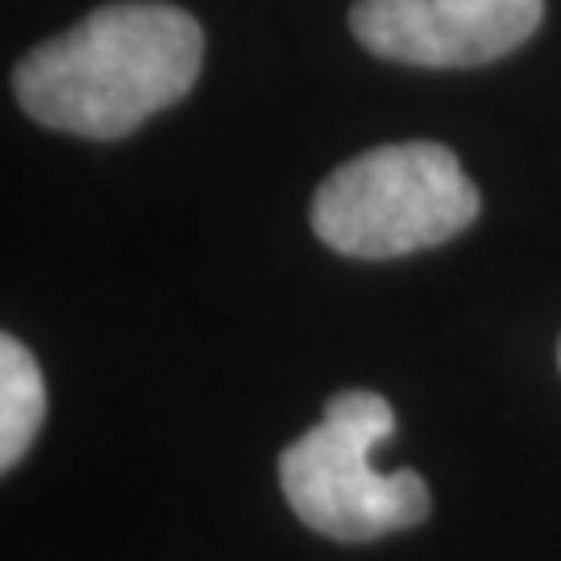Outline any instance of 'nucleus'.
<instances>
[{"mask_svg": "<svg viewBox=\"0 0 561 561\" xmlns=\"http://www.w3.org/2000/svg\"><path fill=\"white\" fill-rule=\"evenodd\" d=\"M545 0H358L354 38L412 67H479L537 34Z\"/></svg>", "mask_w": 561, "mask_h": 561, "instance_id": "nucleus-4", "label": "nucleus"}, {"mask_svg": "<svg viewBox=\"0 0 561 561\" xmlns=\"http://www.w3.org/2000/svg\"><path fill=\"white\" fill-rule=\"evenodd\" d=\"M46 416V382L30 345L0 337V470H13L34 445Z\"/></svg>", "mask_w": 561, "mask_h": 561, "instance_id": "nucleus-5", "label": "nucleus"}, {"mask_svg": "<svg viewBox=\"0 0 561 561\" xmlns=\"http://www.w3.org/2000/svg\"><path fill=\"white\" fill-rule=\"evenodd\" d=\"M204 30L159 0H121L42 42L13 71L21 108L46 129L125 138L180 104L201 76Z\"/></svg>", "mask_w": 561, "mask_h": 561, "instance_id": "nucleus-1", "label": "nucleus"}, {"mask_svg": "<svg viewBox=\"0 0 561 561\" xmlns=\"http://www.w3.org/2000/svg\"><path fill=\"white\" fill-rule=\"evenodd\" d=\"M558 362H561V345H558Z\"/></svg>", "mask_w": 561, "mask_h": 561, "instance_id": "nucleus-6", "label": "nucleus"}, {"mask_svg": "<svg viewBox=\"0 0 561 561\" xmlns=\"http://www.w3.org/2000/svg\"><path fill=\"white\" fill-rule=\"evenodd\" d=\"M479 208V187L454 150L400 141L337 167L312 196V229L350 259H400L458 238Z\"/></svg>", "mask_w": 561, "mask_h": 561, "instance_id": "nucleus-2", "label": "nucleus"}, {"mask_svg": "<svg viewBox=\"0 0 561 561\" xmlns=\"http://www.w3.org/2000/svg\"><path fill=\"white\" fill-rule=\"evenodd\" d=\"M396 428L391 403L375 391H337L321 424L279 454L291 512L333 541H375L428 516V482L416 470L379 474L370 449Z\"/></svg>", "mask_w": 561, "mask_h": 561, "instance_id": "nucleus-3", "label": "nucleus"}]
</instances>
